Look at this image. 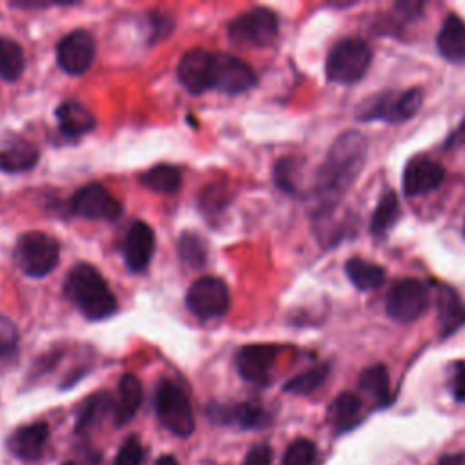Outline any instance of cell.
Wrapping results in <instances>:
<instances>
[{
    "instance_id": "obj_1",
    "label": "cell",
    "mask_w": 465,
    "mask_h": 465,
    "mask_svg": "<svg viewBox=\"0 0 465 465\" xmlns=\"http://www.w3.org/2000/svg\"><path fill=\"white\" fill-rule=\"evenodd\" d=\"M367 156V140L360 131H343L331 145L316 174V196L327 209L356 182Z\"/></svg>"
},
{
    "instance_id": "obj_2",
    "label": "cell",
    "mask_w": 465,
    "mask_h": 465,
    "mask_svg": "<svg viewBox=\"0 0 465 465\" xmlns=\"http://www.w3.org/2000/svg\"><path fill=\"white\" fill-rule=\"evenodd\" d=\"M65 296L87 320H104L116 311V298L100 271L89 263H76L65 282Z\"/></svg>"
},
{
    "instance_id": "obj_3",
    "label": "cell",
    "mask_w": 465,
    "mask_h": 465,
    "mask_svg": "<svg viewBox=\"0 0 465 465\" xmlns=\"http://www.w3.org/2000/svg\"><path fill=\"white\" fill-rule=\"evenodd\" d=\"M371 60V47L361 38L340 40L327 54V78L336 84H354L365 76Z\"/></svg>"
},
{
    "instance_id": "obj_4",
    "label": "cell",
    "mask_w": 465,
    "mask_h": 465,
    "mask_svg": "<svg viewBox=\"0 0 465 465\" xmlns=\"http://www.w3.org/2000/svg\"><path fill=\"white\" fill-rule=\"evenodd\" d=\"M154 411L169 432L187 438L194 432V416L187 394L173 381L162 380L154 394Z\"/></svg>"
},
{
    "instance_id": "obj_5",
    "label": "cell",
    "mask_w": 465,
    "mask_h": 465,
    "mask_svg": "<svg viewBox=\"0 0 465 465\" xmlns=\"http://www.w3.org/2000/svg\"><path fill=\"white\" fill-rule=\"evenodd\" d=\"M58 242L42 231L24 232L15 245L16 265L31 278L49 274L58 263Z\"/></svg>"
},
{
    "instance_id": "obj_6",
    "label": "cell",
    "mask_w": 465,
    "mask_h": 465,
    "mask_svg": "<svg viewBox=\"0 0 465 465\" xmlns=\"http://www.w3.org/2000/svg\"><path fill=\"white\" fill-rule=\"evenodd\" d=\"M421 102H423V93L418 87L405 89V91H387L374 96V100H367L365 104H361L358 111V118L363 122H372V120L389 122V124L403 122L412 118L418 113V109L421 107Z\"/></svg>"
},
{
    "instance_id": "obj_7",
    "label": "cell",
    "mask_w": 465,
    "mask_h": 465,
    "mask_svg": "<svg viewBox=\"0 0 465 465\" xmlns=\"http://www.w3.org/2000/svg\"><path fill=\"white\" fill-rule=\"evenodd\" d=\"M278 36V18L267 7H252L229 24V38L236 45L267 47Z\"/></svg>"
},
{
    "instance_id": "obj_8",
    "label": "cell",
    "mask_w": 465,
    "mask_h": 465,
    "mask_svg": "<svg viewBox=\"0 0 465 465\" xmlns=\"http://www.w3.org/2000/svg\"><path fill=\"white\" fill-rule=\"evenodd\" d=\"M429 305L427 287L414 278L396 282L385 298V311L389 318L398 323H411L418 320Z\"/></svg>"
},
{
    "instance_id": "obj_9",
    "label": "cell",
    "mask_w": 465,
    "mask_h": 465,
    "mask_svg": "<svg viewBox=\"0 0 465 465\" xmlns=\"http://www.w3.org/2000/svg\"><path fill=\"white\" fill-rule=\"evenodd\" d=\"M185 303L198 318H218L229 309V289L225 282L216 276H202L189 287Z\"/></svg>"
},
{
    "instance_id": "obj_10",
    "label": "cell",
    "mask_w": 465,
    "mask_h": 465,
    "mask_svg": "<svg viewBox=\"0 0 465 465\" xmlns=\"http://www.w3.org/2000/svg\"><path fill=\"white\" fill-rule=\"evenodd\" d=\"M96 45L94 38L85 29H74L67 33L56 45V62L67 74H84L94 60Z\"/></svg>"
},
{
    "instance_id": "obj_11",
    "label": "cell",
    "mask_w": 465,
    "mask_h": 465,
    "mask_svg": "<svg viewBox=\"0 0 465 465\" xmlns=\"http://www.w3.org/2000/svg\"><path fill=\"white\" fill-rule=\"evenodd\" d=\"M256 84V73L243 60L225 54L214 53L213 64V89H220L229 94H238L251 89Z\"/></svg>"
},
{
    "instance_id": "obj_12",
    "label": "cell",
    "mask_w": 465,
    "mask_h": 465,
    "mask_svg": "<svg viewBox=\"0 0 465 465\" xmlns=\"http://www.w3.org/2000/svg\"><path fill=\"white\" fill-rule=\"evenodd\" d=\"M73 209L87 220H116L122 213L120 202L100 183H87L73 196Z\"/></svg>"
},
{
    "instance_id": "obj_13",
    "label": "cell",
    "mask_w": 465,
    "mask_h": 465,
    "mask_svg": "<svg viewBox=\"0 0 465 465\" xmlns=\"http://www.w3.org/2000/svg\"><path fill=\"white\" fill-rule=\"evenodd\" d=\"M278 356V347L267 343L245 345L236 352V369L245 381L265 385L271 378Z\"/></svg>"
},
{
    "instance_id": "obj_14",
    "label": "cell",
    "mask_w": 465,
    "mask_h": 465,
    "mask_svg": "<svg viewBox=\"0 0 465 465\" xmlns=\"http://www.w3.org/2000/svg\"><path fill=\"white\" fill-rule=\"evenodd\" d=\"M213 64L214 53L205 49H191L178 62V78L189 93L200 94L213 89Z\"/></svg>"
},
{
    "instance_id": "obj_15",
    "label": "cell",
    "mask_w": 465,
    "mask_h": 465,
    "mask_svg": "<svg viewBox=\"0 0 465 465\" xmlns=\"http://www.w3.org/2000/svg\"><path fill=\"white\" fill-rule=\"evenodd\" d=\"M443 178H445V171L438 162L427 156H416L409 160V163L403 169V178H401L403 193L407 196L427 194L438 189Z\"/></svg>"
},
{
    "instance_id": "obj_16",
    "label": "cell",
    "mask_w": 465,
    "mask_h": 465,
    "mask_svg": "<svg viewBox=\"0 0 465 465\" xmlns=\"http://www.w3.org/2000/svg\"><path fill=\"white\" fill-rule=\"evenodd\" d=\"M154 252V232L145 222H134L125 236L124 243V260L125 265L138 272L143 271Z\"/></svg>"
},
{
    "instance_id": "obj_17",
    "label": "cell",
    "mask_w": 465,
    "mask_h": 465,
    "mask_svg": "<svg viewBox=\"0 0 465 465\" xmlns=\"http://www.w3.org/2000/svg\"><path fill=\"white\" fill-rule=\"evenodd\" d=\"M209 416L216 423L234 425L243 430L262 429V427H267L271 421L269 414L258 403H252V401H242L229 407L214 405L213 409H209Z\"/></svg>"
},
{
    "instance_id": "obj_18",
    "label": "cell",
    "mask_w": 465,
    "mask_h": 465,
    "mask_svg": "<svg viewBox=\"0 0 465 465\" xmlns=\"http://www.w3.org/2000/svg\"><path fill=\"white\" fill-rule=\"evenodd\" d=\"M49 436V427L45 421H33L27 425L18 427L7 440L9 450L24 460V461H35L42 456L45 441Z\"/></svg>"
},
{
    "instance_id": "obj_19",
    "label": "cell",
    "mask_w": 465,
    "mask_h": 465,
    "mask_svg": "<svg viewBox=\"0 0 465 465\" xmlns=\"http://www.w3.org/2000/svg\"><path fill=\"white\" fill-rule=\"evenodd\" d=\"M438 305V327L441 336L456 332L465 323V305L454 289L441 285L436 296Z\"/></svg>"
},
{
    "instance_id": "obj_20",
    "label": "cell",
    "mask_w": 465,
    "mask_h": 465,
    "mask_svg": "<svg viewBox=\"0 0 465 465\" xmlns=\"http://www.w3.org/2000/svg\"><path fill=\"white\" fill-rule=\"evenodd\" d=\"M56 120H58L60 131L71 138L82 136L96 125V120L91 114V111L84 107L80 102H73V100L62 102L56 107Z\"/></svg>"
},
{
    "instance_id": "obj_21",
    "label": "cell",
    "mask_w": 465,
    "mask_h": 465,
    "mask_svg": "<svg viewBox=\"0 0 465 465\" xmlns=\"http://www.w3.org/2000/svg\"><path fill=\"white\" fill-rule=\"evenodd\" d=\"M142 383L134 374H124L118 381V398L114 401V421L125 425L136 414L142 405Z\"/></svg>"
},
{
    "instance_id": "obj_22",
    "label": "cell",
    "mask_w": 465,
    "mask_h": 465,
    "mask_svg": "<svg viewBox=\"0 0 465 465\" xmlns=\"http://www.w3.org/2000/svg\"><path fill=\"white\" fill-rule=\"evenodd\" d=\"M438 49L450 62H465V22L449 15L438 35Z\"/></svg>"
},
{
    "instance_id": "obj_23",
    "label": "cell",
    "mask_w": 465,
    "mask_h": 465,
    "mask_svg": "<svg viewBox=\"0 0 465 465\" xmlns=\"http://www.w3.org/2000/svg\"><path fill=\"white\" fill-rule=\"evenodd\" d=\"M38 162V149L22 138L0 147V169L5 173H22Z\"/></svg>"
},
{
    "instance_id": "obj_24",
    "label": "cell",
    "mask_w": 465,
    "mask_h": 465,
    "mask_svg": "<svg viewBox=\"0 0 465 465\" xmlns=\"http://www.w3.org/2000/svg\"><path fill=\"white\" fill-rule=\"evenodd\" d=\"M345 272L351 283L360 291L380 289L385 282V269L361 258H351L345 263Z\"/></svg>"
},
{
    "instance_id": "obj_25",
    "label": "cell",
    "mask_w": 465,
    "mask_h": 465,
    "mask_svg": "<svg viewBox=\"0 0 465 465\" xmlns=\"http://www.w3.org/2000/svg\"><path fill=\"white\" fill-rule=\"evenodd\" d=\"M109 411L114 414V401L111 400V396H107L105 392H98L91 396L78 412L76 425H74L76 432L84 434L93 427L100 425V421L109 414Z\"/></svg>"
},
{
    "instance_id": "obj_26",
    "label": "cell",
    "mask_w": 465,
    "mask_h": 465,
    "mask_svg": "<svg viewBox=\"0 0 465 465\" xmlns=\"http://www.w3.org/2000/svg\"><path fill=\"white\" fill-rule=\"evenodd\" d=\"M401 214L400 202L394 191H385L383 196L380 198L372 218H371V232L374 236H385L398 222Z\"/></svg>"
},
{
    "instance_id": "obj_27",
    "label": "cell",
    "mask_w": 465,
    "mask_h": 465,
    "mask_svg": "<svg viewBox=\"0 0 465 465\" xmlns=\"http://www.w3.org/2000/svg\"><path fill=\"white\" fill-rule=\"evenodd\" d=\"M140 182L154 193L174 194L182 185V174H180L178 167L169 165V163H160V165H154L153 169L145 171L142 174Z\"/></svg>"
},
{
    "instance_id": "obj_28",
    "label": "cell",
    "mask_w": 465,
    "mask_h": 465,
    "mask_svg": "<svg viewBox=\"0 0 465 465\" xmlns=\"http://www.w3.org/2000/svg\"><path fill=\"white\" fill-rule=\"evenodd\" d=\"M360 391L372 398L378 403H387L391 400V389H389V372L383 365H372L367 367L358 380Z\"/></svg>"
},
{
    "instance_id": "obj_29",
    "label": "cell",
    "mask_w": 465,
    "mask_h": 465,
    "mask_svg": "<svg viewBox=\"0 0 465 465\" xmlns=\"http://www.w3.org/2000/svg\"><path fill=\"white\" fill-rule=\"evenodd\" d=\"M24 71V51L22 47L5 36H0V78L7 82L18 80Z\"/></svg>"
},
{
    "instance_id": "obj_30",
    "label": "cell",
    "mask_w": 465,
    "mask_h": 465,
    "mask_svg": "<svg viewBox=\"0 0 465 465\" xmlns=\"http://www.w3.org/2000/svg\"><path fill=\"white\" fill-rule=\"evenodd\" d=\"M327 374H329V365H325V363L314 365V367L300 372L292 380H289L283 385V391L292 392V394H311L325 381Z\"/></svg>"
},
{
    "instance_id": "obj_31",
    "label": "cell",
    "mask_w": 465,
    "mask_h": 465,
    "mask_svg": "<svg viewBox=\"0 0 465 465\" xmlns=\"http://www.w3.org/2000/svg\"><path fill=\"white\" fill-rule=\"evenodd\" d=\"M360 411H361L360 398L356 394H351V392H341L331 403L329 414H331L332 423L338 429H341V427H349L358 418Z\"/></svg>"
},
{
    "instance_id": "obj_32",
    "label": "cell",
    "mask_w": 465,
    "mask_h": 465,
    "mask_svg": "<svg viewBox=\"0 0 465 465\" xmlns=\"http://www.w3.org/2000/svg\"><path fill=\"white\" fill-rule=\"evenodd\" d=\"M178 254L182 258L183 263L198 269L203 265L207 251H205V243L202 242L200 236L191 234V232H183L178 240Z\"/></svg>"
},
{
    "instance_id": "obj_33",
    "label": "cell",
    "mask_w": 465,
    "mask_h": 465,
    "mask_svg": "<svg viewBox=\"0 0 465 465\" xmlns=\"http://www.w3.org/2000/svg\"><path fill=\"white\" fill-rule=\"evenodd\" d=\"M314 458H316L314 443L311 440L300 438L287 447L282 458V465H312Z\"/></svg>"
},
{
    "instance_id": "obj_34",
    "label": "cell",
    "mask_w": 465,
    "mask_h": 465,
    "mask_svg": "<svg viewBox=\"0 0 465 465\" xmlns=\"http://www.w3.org/2000/svg\"><path fill=\"white\" fill-rule=\"evenodd\" d=\"M143 447L136 436H129L118 449L113 465H142Z\"/></svg>"
},
{
    "instance_id": "obj_35",
    "label": "cell",
    "mask_w": 465,
    "mask_h": 465,
    "mask_svg": "<svg viewBox=\"0 0 465 465\" xmlns=\"http://www.w3.org/2000/svg\"><path fill=\"white\" fill-rule=\"evenodd\" d=\"M18 329L11 318L0 314V358H7L16 351Z\"/></svg>"
},
{
    "instance_id": "obj_36",
    "label": "cell",
    "mask_w": 465,
    "mask_h": 465,
    "mask_svg": "<svg viewBox=\"0 0 465 465\" xmlns=\"http://www.w3.org/2000/svg\"><path fill=\"white\" fill-rule=\"evenodd\" d=\"M294 171H296V163L291 158H283L278 162V165L274 167V180L278 183V187L282 191L287 193H296V183H294Z\"/></svg>"
},
{
    "instance_id": "obj_37",
    "label": "cell",
    "mask_w": 465,
    "mask_h": 465,
    "mask_svg": "<svg viewBox=\"0 0 465 465\" xmlns=\"http://www.w3.org/2000/svg\"><path fill=\"white\" fill-rule=\"evenodd\" d=\"M272 449L267 443H258L249 449L243 458V465H271Z\"/></svg>"
},
{
    "instance_id": "obj_38",
    "label": "cell",
    "mask_w": 465,
    "mask_h": 465,
    "mask_svg": "<svg viewBox=\"0 0 465 465\" xmlns=\"http://www.w3.org/2000/svg\"><path fill=\"white\" fill-rule=\"evenodd\" d=\"M452 396L456 401H465V365L460 363L452 376Z\"/></svg>"
},
{
    "instance_id": "obj_39",
    "label": "cell",
    "mask_w": 465,
    "mask_h": 465,
    "mask_svg": "<svg viewBox=\"0 0 465 465\" xmlns=\"http://www.w3.org/2000/svg\"><path fill=\"white\" fill-rule=\"evenodd\" d=\"M463 143H465V120H463L461 125L452 133V136H449V140L445 142V149L456 147V145H463Z\"/></svg>"
},
{
    "instance_id": "obj_40",
    "label": "cell",
    "mask_w": 465,
    "mask_h": 465,
    "mask_svg": "<svg viewBox=\"0 0 465 465\" xmlns=\"http://www.w3.org/2000/svg\"><path fill=\"white\" fill-rule=\"evenodd\" d=\"M438 465H465V454L458 452V454H447L440 460Z\"/></svg>"
},
{
    "instance_id": "obj_41",
    "label": "cell",
    "mask_w": 465,
    "mask_h": 465,
    "mask_svg": "<svg viewBox=\"0 0 465 465\" xmlns=\"http://www.w3.org/2000/svg\"><path fill=\"white\" fill-rule=\"evenodd\" d=\"M96 461H98V458L94 456H89V458H84V461L80 463V461H76V460H67V461H64L62 465H96Z\"/></svg>"
},
{
    "instance_id": "obj_42",
    "label": "cell",
    "mask_w": 465,
    "mask_h": 465,
    "mask_svg": "<svg viewBox=\"0 0 465 465\" xmlns=\"http://www.w3.org/2000/svg\"><path fill=\"white\" fill-rule=\"evenodd\" d=\"M156 465H178V463H176V460H174L173 456L165 454V456H160V458L156 460Z\"/></svg>"
},
{
    "instance_id": "obj_43",
    "label": "cell",
    "mask_w": 465,
    "mask_h": 465,
    "mask_svg": "<svg viewBox=\"0 0 465 465\" xmlns=\"http://www.w3.org/2000/svg\"><path fill=\"white\" fill-rule=\"evenodd\" d=\"M463 231H465V227H463Z\"/></svg>"
}]
</instances>
